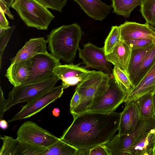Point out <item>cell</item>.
<instances>
[{"instance_id": "6da1fadb", "label": "cell", "mask_w": 155, "mask_h": 155, "mask_svg": "<svg viewBox=\"0 0 155 155\" xmlns=\"http://www.w3.org/2000/svg\"><path fill=\"white\" fill-rule=\"evenodd\" d=\"M121 113L86 112L73 117L60 138L78 149L106 144L118 130Z\"/></svg>"}, {"instance_id": "7a4b0ae2", "label": "cell", "mask_w": 155, "mask_h": 155, "mask_svg": "<svg viewBox=\"0 0 155 155\" xmlns=\"http://www.w3.org/2000/svg\"><path fill=\"white\" fill-rule=\"evenodd\" d=\"M83 33L76 23L55 28L47 36L48 48L57 58L70 62L75 58Z\"/></svg>"}, {"instance_id": "3957f363", "label": "cell", "mask_w": 155, "mask_h": 155, "mask_svg": "<svg viewBox=\"0 0 155 155\" xmlns=\"http://www.w3.org/2000/svg\"><path fill=\"white\" fill-rule=\"evenodd\" d=\"M111 77L100 71H90L87 77L76 88L75 90L80 94L81 99L80 104L70 111L73 117L86 112L94 97L107 90Z\"/></svg>"}, {"instance_id": "277c9868", "label": "cell", "mask_w": 155, "mask_h": 155, "mask_svg": "<svg viewBox=\"0 0 155 155\" xmlns=\"http://www.w3.org/2000/svg\"><path fill=\"white\" fill-rule=\"evenodd\" d=\"M11 7L29 27L46 30L54 16L35 0H15Z\"/></svg>"}, {"instance_id": "5b68a950", "label": "cell", "mask_w": 155, "mask_h": 155, "mask_svg": "<svg viewBox=\"0 0 155 155\" xmlns=\"http://www.w3.org/2000/svg\"><path fill=\"white\" fill-rule=\"evenodd\" d=\"M59 80L54 75L42 81L14 86L6 100L5 111L18 103H28L54 87Z\"/></svg>"}, {"instance_id": "8992f818", "label": "cell", "mask_w": 155, "mask_h": 155, "mask_svg": "<svg viewBox=\"0 0 155 155\" xmlns=\"http://www.w3.org/2000/svg\"><path fill=\"white\" fill-rule=\"evenodd\" d=\"M127 94V92L117 83L113 76H111L107 90L94 97L86 112L105 113L114 112L124 102Z\"/></svg>"}, {"instance_id": "52a82bcc", "label": "cell", "mask_w": 155, "mask_h": 155, "mask_svg": "<svg viewBox=\"0 0 155 155\" xmlns=\"http://www.w3.org/2000/svg\"><path fill=\"white\" fill-rule=\"evenodd\" d=\"M154 128L155 116L145 120H140L135 129L130 134L115 135L109 142L110 148L115 154L127 155L130 147Z\"/></svg>"}, {"instance_id": "ba28073f", "label": "cell", "mask_w": 155, "mask_h": 155, "mask_svg": "<svg viewBox=\"0 0 155 155\" xmlns=\"http://www.w3.org/2000/svg\"><path fill=\"white\" fill-rule=\"evenodd\" d=\"M17 139L20 140L47 148L59 138L31 121L24 122L17 132Z\"/></svg>"}, {"instance_id": "9c48e42d", "label": "cell", "mask_w": 155, "mask_h": 155, "mask_svg": "<svg viewBox=\"0 0 155 155\" xmlns=\"http://www.w3.org/2000/svg\"><path fill=\"white\" fill-rule=\"evenodd\" d=\"M60 64L59 59L51 54H40L30 58V75L26 84L42 81L54 75V68Z\"/></svg>"}, {"instance_id": "30bf717a", "label": "cell", "mask_w": 155, "mask_h": 155, "mask_svg": "<svg viewBox=\"0 0 155 155\" xmlns=\"http://www.w3.org/2000/svg\"><path fill=\"white\" fill-rule=\"evenodd\" d=\"M78 51L80 58L87 67L113 76L112 64L107 59L104 47L99 48L88 42L84 45L83 49L79 48Z\"/></svg>"}, {"instance_id": "8fae6325", "label": "cell", "mask_w": 155, "mask_h": 155, "mask_svg": "<svg viewBox=\"0 0 155 155\" xmlns=\"http://www.w3.org/2000/svg\"><path fill=\"white\" fill-rule=\"evenodd\" d=\"M63 90L62 85L57 86L27 103L26 104L22 106L20 111L8 122L28 118L39 112L50 104L60 97L63 94Z\"/></svg>"}, {"instance_id": "7c38bea8", "label": "cell", "mask_w": 155, "mask_h": 155, "mask_svg": "<svg viewBox=\"0 0 155 155\" xmlns=\"http://www.w3.org/2000/svg\"><path fill=\"white\" fill-rule=\"evenodd\" d=\"M0 139L3 142L0 155H42L46 149L10 136H1Z\"/></svg>"}, {"instance_id": "4fadbf2b", "label": "cell", "mask_w": 155, "mask_h": 155, "mask_svg": "<svg viewBox=\"0 0 155 155\" xmlns=\"http://www.w3.org/2000/svg\"><path fill=\"white\" fill-rule=\"evenodd\" d=\"M80 64L60 65L54 69V74L62 81L64 89L78 85L88 75L91 71L79 66Z\"/></svg>"}, {"instance_id": "5bb4252c", "label": "cell", "mask_w": 155, "mask_h": 155, "mask_svg": "<svg viewBox=\"0 0 155 155\" xmlns=\"http://www.w3.org/2000/svg\"><path fill=\"white\" fill-rule=\"evenodd\" d=\"M119 26L121 40L144 38L150 40L155 43V28L148 23L142 24L126 21Z\"/></svg>"}, {"instance_id": "9a60e30c", "label": "cell", "mask_w": 155, "mask_h": 155, "mask_svg": "<svg viewBox=\"0 0 155 155\" xmlns=\"http://www.w3.org/2000/svg\"><path fill=\"white\" fill-rule=\"evenodd\" d=\"M139 120V112L136 100L125 103V107L121 112L118 134L131 133Z\"/></svg>"}, {"instance_id": "2e32d148", "label": "cell", "mask_w": 155, "mask_h": 155, "mask_svg": "<svg viewBox=\"0 0 155 155\" xmlns=\"http://www.w3.org/2000/svg\"><path fill=\"white\" fill-rule=\"evenodd\" d=\"M48 43L44 38L30 39L19 50L16 55L10 59L11 64L29 59L40 54L48 53L46 45Z\"/></svg>"}, {"instance_id": "e0dca14e", "label": "cell", "mask_w": 155, "mask_h": 155, "mask_svg": "<svg viewBox=\"0 0 155 155\" xmlns=\"http://www.w3.org/2000/svg\"><path fill=\"white\" fill-rule=\"evenodd\" d=\"M89 17L102 21L109 14L111 6L100 0H74Z\"/></svg>"}, {"instance_id": "ac0fdd59", "label": "cell", "mask_w": 155, "mask_h": 155, "mask_svg": "<svg viewBox=\"0 0 155 155\" xmlns=\"http://www.w3.org/2000/svg\"><path fill=\"white\" fill-rule=\"evenodd\" d=\"M30 58L11 64L5 75L14 86L26 84L30 75Z\"/></svg>"}, {"instance_id": "d6986e66", "label": "cell", "mask_w": 155, "mask_h": 155, "mask_svg": "<svg viewBox=\"0 0 155 155\" xmlns=\"http://www.w3.org/2000/svg\"><path fill=\"white\" fill-rule=\"evenodd\" d=\"M131 51L132 49L128 45L121 40L112 52L106 55V58L112 64L127 74Z\"/></svg>"}, {"instance_id": "ffe728a7", "label": "cell", "mask_w": 155, "mask_h": 155, "mask_svg": "<svg viewBox=\"0 0 155 155\" xmlns=\"http://www.w3.org/2000/svg\"><path fill=\"white\" fill-rule=\"evenodd\" d=\"M155 91V62L140 82L127 94L126 103L135 100L141 96Z\"/></svg>"}, {"instance_id": "44dd1931", "label": "cell", "mask_w": 155, "mask_h": 155, "mask_svg": "<svg viewBox=\"0 0 155 155\" xmlns=\"http://www.w3.org/2000/svg\"><path fill=\"white\" fill-rule=\"evenodd\" d=\"M155 128L133 143L127 151V155H154Z\"/></svg>"}, {"instance_id": "7402d4cb", "label": "cell", "mask_w": 155, "mask_h": 155, "mask_svg": "<svg viewBox=\"0 0 155 155\" xmlns=\"http://www.w3.org/2000/svg\"><path fill=\"white\" fill-rule=\"evenodd\" d=\"M155 45V43H154L146 47L132 49L130 60L127 69V74L131 81L145 58Z\"/></svg>"}, {"instance_id": "603a6c76", "label": "cell", "mask_w": 155, "mask_h": 155, "mask_svg": "<svg viewBox=\"0 0 155 155\" xmlns=\"http://www.w3.org/2000/svg\"><path fill=\"white\" fill-rule=\"evenodd\" d=\"M143 0H111L113 12L128 18L133 10L140 6Z\"/></svg>"}, {"instance_id": "cb8c5ba5", "label": "cell", "mask_w": 155, "mask_h": 155, "mask_svg": "<svg viewBox=\"0 0 155 155\" xmlns=\"http://www.w3.org/2000/svg\"><path fill=\"white\" fill-rule=\"evenodd\" d=\"M153 92L145 94L136 100L139 109L140 120L148 119L154 116Z\"/></svg>"}, {"instance_id": "d4e9b609", "label": "cell", "mask_w": 155, "mask_h": 155, "mask_svg": "<svg viewBox=\"0 0 155 155\" xmlns=\"http://www.w3.org/2000/svg\"><path fill=\"white\" fill-rule=\"evenodd\" d=\"M78 149L59 138L58 141L48 147L42 155H76Z\"/></svg>"}, {"instance_id": "484cf974", "label": "cell", "mask_w": 155, "mask_h": 155, "mask_svg": "<svg viewBox=\"0 0 155 155\" xmlns=\"http://www.w3.org/2000/svg\"><path fill=\"white\" fill-rule=\"evenodd\" d=\"M155 62V45L147 55L140 68L134 74L131 82L134 86H136L151 68Z\"/></svg>"}, {"instance_id": "4316f807", "label": "cell", "mask_w": 155, "mask_h": 155, "mask_svg": "<svg viewBox=\"0 0 155 155\" xmlns=\"http://www.w3.org/2000/svg\"><path fill=\"white\" fill-rule=\"evenodd\" d=\"M140 11L146 22L155 27V0H143Z\"/></svg>"}, {"instance_id": "83f0119b", "label": "cell", "mask_w": 155, "mask_h": 155, "mask_svg": "<svg viewBox=\"0 0 155 155\" xmlns=\"http://www.w3.org/2000/svg\"><path fill=\"white\" fill-rule=\"evenodd\" d=\"M120 41V32L119 26H112L104 42V47L106 55L111 52Z\"/></svg>"}, {"instance_id": "f1b7e54d", "label": "cell", "mask_w": 155, "mask_h": 155, "mask_svg": "<svg viewBox=\"0 0 155 155\" xmlns=\"http://www.w3.org/2000/svg\"><path fill=\"white\" fill-rule=\"evenodd\" d=\"M113 74L116 81L127 94L134 88L128 75L119 68L114 66Z\"/></svg>"}, {"instance_id": "f546056e", "label": "cell", "mask_w": 155, "mask_h": 155, "mask_svg": "<svg viewBox=\"0 0 155 155\" xmlns=\"http://www.w3.org/2000/svg\"><path fill=\"white\" fill-rule=\"evenodd\" d=\"M15 26H9L6 29L0 28V67L1 68L2 57L10 38L14 32Z\"/></svg>"}, {"instance_id": "4dcf8cb0", "label": "cell", "mask_w": 155, "mask_h": 155, "mask_svg": "<svg viewBox=\"0 0 155 155\" xmlns=\"http://www.w3.org/2000/svg\"><path fill=\"white\" fill-rule=\"evenodd\" d=\"M45 7L61 12L68 0H35Z\"/></svg>"}, {"instance_id": "1f68e13d", "label": "cell", "mask_w": 155, "mask_h": 155, "mask_svg": "<svg viewBox=\"0 0 155 155\" xmlns=\"http://www.w3.org/2000/svg\"><path fill=\"white\" fill-rule=\"evenodd\" d=\"M123 41L131 49L146 47L154 43L150 40L144 38H133Z\"/></svg>"}, {"instance_id": "d6a6232c", "label": "cell", "mask_w": 155, "mask_h": 155, "mask_svg": "<svg viewBox=\"0 0 155 155\" xmlns=\"http://www.w3.org/2000/svg\"><path fill=\"white\" fill-rule=\"evenodd\" d=\"M89 155H111V153L106 144H103L90 149Z\"/></svg>"}, {"instance_id": "836d02e7", "label": "cell", "mask_w": 155, "mask_h": 155, "mask_svg": "<svg viewBox=\"0 0 155 155\" xmlns=\"http://www.w3.org/2000/svg\"><path fill=\"white\" fill-rule=\"evenodd\" d=\"M81 97L78 92L77 91L75 90V92L70 101V111L77 107L80 104Z\"/></svg>"}, {"instance_id": "e575fe53", "label": "cell", "mask_w": 155, "mask_h": 155, "mask_svg": "<svg viewBox=\"0 0 155 155\" xmlns=\"http://www.w3.org/2000/svg\"><path fill=\"white\" fill-rule=\"evenodd\" d=\"M6 99L5 98L1 88L0 87V119H2L4 112L6 103Z\"/></svg>"}, {"instance_id": "d590c367", "label": "cell", "mask_w": 155, "mask_h": 155, "mask_svg": "<svg viewBox=\"0 0 155 155\" xmlns=\"http://www.w3.org/2000/svg\"><path fill=\"white\" fill-rule=\"evenodd\" d=\"M9 22L6 19L4 13L0 9V28L6 29L8 28Z\"/></svg>"}, {"instance_id": "8d00e7d4", "label": "cell", "mask_w": 155, "mask_h": 155, "mask_svg": "<svg viewBox=\"0 0 155 155\" xmlns=\"http://www.w3.org/2000/svg\"><path fill=\"white\" fill-rule=\"evenodd\" d=\"M7 5L2 0H0V9L4 13L8 15L11 19H14V15L10 12Z\"/></svg>"}, {"instance_id": "74e56055", "label": "cell", "mask_w": 155, "mask_h": 155, "mask_svg": "<svg viewBox=\"0 0 155 155\" xmlns=\"http://www.w3.org/2000/svg\"><path fill=\"white\" fill-rule=\"evenodd\" d=\"M90 149L80 148L78 149L76 155H89Z\"/></svg>"}, {"instance_id": "f35d334b", "label": "cell", "mask_w": 155, "mask_h": 155, "mask_svg": "<svg viewBox=\"0 0 155 155\" xmlns=\"http://www.w3.org/2000/svg\"><path fill=\"white\" fill-rule=\"evenodd\" d=\"M8 122L5 120L2 119L0 121V126L1 128L3 130H5L8 127Z\"/></svg>"}, {"instance_id": "ab89813d", "label": "cell", "mask_w": 155, "mask_h": 155, "mask_svg": "<svg viewBox=\"0 0 155 155\" xmlns=\"http://www.w3.org/2000/svg\"><path fill=\"white\" fill-rule=\"evenodd\" d=\"M7 6L8 8H10L13 3L15 0H2Z\"/></svg>"}, {"instance_id": "60d3db41", "label": "cell", "mask_w": 155, "mask_h": 155, "mask_svg": "<svg viewBox=\"0 0 155 155\" xmlns=\"http://www.w3.org/2000/svg\"><path fill=\"white\" fill-rule=\"evenodd\" d=\"M60 111L58 108H54L53 110L52 113L54 115L58 117L59 115Z\"/></svg>"}, {"instance_id": "b9f144b4", "label": "cell", "mask_w": 155, "mask_h": 155, "mask_svg": "<svg viewBox=\"0 0 155 155\" xmlns=\"http://www.w3.org/2000/svg\"><path fill=\"white\" fill-rule=\"evenodd\" d=\"M153 104L154 114L155 116V91L153 93Z\"/></svg>"}, {"instance_id": "7bdbcfd3", "label": "cell", "mask_w": 155, "mask_h": 155, "mask_svg": "<svg viewBox=\"0 0 155 155\" xmlns=\"http://www.w3.org/2000/svg\"><path fill=\"white\" fill-rule=\"evenodd\" d=\"M154 155H155V149L154 152Z\"/></svg>"}]
</instances>
